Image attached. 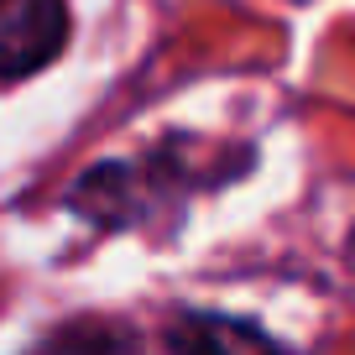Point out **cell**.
Here are the masks:
<instances>
[{"label":"cell","mask_w":355,"mask_h":355,"mask_svg":"<svg viewBox=\"0 0 355 355\" xmlns=\"http://www.w3.org/2000/svg\"><path fill=\"white\" fill-rule=\"evenodd\" d=\"M68 47L63 0H0V78H26Z\"/></svg>","instance_id":"cell-1"},{"label":"cell","mask_w":355,"mask_h":355,"mask_svg":"<svg viewBox=\"0 0 355 355\" xmlns=\"http://www.w3.org/2000/svg\"><path fill=\"white\" fill-rule=\"evenodd\" d=\"M32 355H146L131 324L115 319H68L58 329H47L32 345Z\"/></svg>","instance_id":"cell-3"},{"label":"cell","mask_w":355,"mask_h":355,"mask_svg":"<svg viewBox=\"0 0 355 355\" xmlns=\"http://www.w3.org/2000/svg\"><path fill=\"white\" fill-rule=\"evenodd\" d=\"M167 355H288V350L251 319L183 309L167 324Z\"/></svg>","instance_id":"cell-2"}]
</instances>
